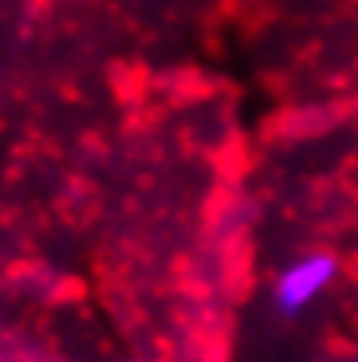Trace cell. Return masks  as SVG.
<instances>
[{"instance_id":"obj_1","label":"cell","mask_w":358,"mask_h":362,"mask_svg":"<svg viewBox=\"0 0 358 362\" xmlns=\"http://www.w3.org/2000/svg\"><path fill=\"white\" fill-rule=\"evenodd\" d=\"M335 272H339V260L331 252H311V256H299L296 264H287L276 280L279 311L291 315V311H304L307 303H315L335 284Z\"/></svg>"}]
</instances>
